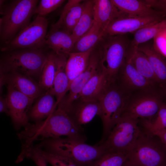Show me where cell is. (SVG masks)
Here are the masks:
<instances>
[{"label": "cell", "instance_id": "2e32d148", "mask_svg": "<svg viewBox=\"0 0 166 166\" xmlns=\"http://www.w3.org/2000/svg\"><path fill=\"white\" fill-rule=\"evenodd\" d=\"M84 3V0H68L58 20L51 29H62L72 34L81 15Z\"/></svg>", "mask_w": 166, "mask_h": 166}, {"label": "cell", "instance_id": "60d3db41", "mask_svg": "<svg viewBox=\"0 0 166 166\" xmlns=\"http://www.w3.org/2000/svg\"><path fill=\"white\" fill-rule=\"evenodd\" d=\"M123 166H138L131 164L127 161H126Z\"/></svg>", "mask_w": 166, "mask_h": 166}, {"label": "cell", "instance_id": "8d00e7d4", "mask_svg": "<svg viewBox=\"0 0 166 166\" xmlns=\"http://www.w3.org/2000/svg\"><path fill=\"white\" fill-rule=\"evenodd\" d=\"M145 131L157 137L166 149V128L159 130Z\"/></svg>", "mask_w": 166, "mask_h": 166}, {"label": "cell", "instance_id": "d6a6232c", "mask_svg": "<svg viewBox=\"0 0 166 166\" xmlns=\"http://www.w3.org/2000/svg\"><path fill=\"white\" fill-rule=\"evenodd\" d=\"M35 146L47 163L52 166H77L71 160L65 157L45 151Z\"/></svg>", "mask_w": 166, "mask_h": 166}, {"label": "cell", "instance_id": "836d02e7", "mask_svg": "<svg viewBox=\"0 0 166 166\" xmlns=\"http://www.w3.org/2000/svg\"><path fill=\"white\" fill-rule=\"evenodd\" d=\"M64 0H41L34 12L35 14L44 16L54 11L65 2Z\"/></svg>", "mask_w": 166, "mask_h": 166}, {"label": "cell", "instance_id": "9a60e30c", "mask_svg": "<svg viewBox=\"0 0 166 166\" xmlns=\"http://www.w3.org/2000/svg\"><path fill=\"white\" fill-rule=\"evenodd\" d=\"M100 108L99 100L78 98L73 101L66 113L76 124L81 126L98 115Z\"/></svg>", "mask_w": 166, "mask_h": 166}, {"label": "cell", "instance_id": "4dcf8cb0", "mask_svg": "<svg viewBox=\"0 0 166 166\" xmlns=\"http://www.w3.org/2000/svg\"><path fill=\"white\" fill-rule=\"evenodd\" d=\"M142 129L149 131L166 128V103L164 102L156 116L152 120H139Z\"/></svg>", "mask_w": 166, "mask_h": 166}, {"label": "cell", "instance_id": "52a82bcc", "mask_svg": "<svg viewBox=\"0 0 166 166\" xmlns=\"http://www.w3.org/2000/svg\"><path fill=\"white\" fill-rule=\"evenodd\" d=\"M130 94L115 82L108 84L99 99L100 110L98 116L103 125L100 145L106 140L110 132L120 119L125 101Z\"/></svg>", "mask_w": 166, "mask_h": 166}, {"label": "cell", "instance_id": "74e56055", "mask_svg": "<svg viewBox=\"0 0 166 166\" xmlns=\"http://www.w3.org/2000/svg\"><path fill=\"white\" fill-rule=\"evenodd\" d=\"M0 112L9 116V107L6 98L2 96L0 97Z\"/></svg>", "mask_w": 166, "mask_h": 166}, {"label": "cell", "instance_id": "44dd1931", "mask_svg": "<svg viewBox=\"0 0 166 166\" xmlns=\"http://www.w3.org/2000/svg\"><path fill=\"white\" fill-rule=\"evenodd\" d=\"M138 49L147 57L162 89L166 85V59L147 42L139 45Z\"/></svg>", "mask_w": 166, "mask_h": 166}, {"label": "cell", "instance_id": "d4e9b609", "mask_svg": "<svg viewBox=\"0 0 166 166\" xmlns=\"http://www.w3.org/2000/svg\"><path fill=\"white\" fill-rule=\"evenodd\" d=\"M125 58L141 75L158 85L161 88L152 68L146 56L138 48L130 47Z\"/></svg>", "mask_w": 166, "mask_h": 166}, {"label": "cell", "instance_id": "e0dca14e", "mask_svg": "<svg viewBox=\"0 0 166 166\" xmlns=\"http://www.w3.org/2000/svg\"><path fill=\"white\" fill-rule=\"evenodd\" d=\"M115 6L124 16L144 17L166 14V13L151 7L145 0H112Z\"/></svg>", "mask_w": 166, "mask_h": 166}, {"label": "cell", "instance_id": "4316f807", "mask_svg": "<svg viewBox=\"0 0 166 166\" xmlns=\"http://www.w3.org/2000/svg\"><path fill=\"white\" fill-rule=\"evenodd\" d=\"M104 34V31L94 21L90 29L75 42L71 53L85 52L93 48Z\"/></svg>", "mask_w": 166, "mask_h": 166}, {"label": "cell", "instance_id": "cb8c5ba5", "mask_svg": "<svg viewBox=\"0 0 166 166\" xmlns=\"http://www.w3.org/2000/svg\"><path fill=\"white\" fill-rule=\"evenodd\" d=\"M55 97L49 89L42 95L30 109L28 118L36 122L48 117L57 108Z\"/></svg>", "mask_w": 166, "mask_h": 166}, {"label": "cell", "instance_id": "7a4b0ae2", "mask_svg": "<svg viewBox=\"0 0 166 166\" xmlns=\"http://www.w3.org/2000/svg\"><path fill=\"white\" fill-rule=\"evenodd\" d=\"M36 145L45 151L67 158L77 166H86L105 153L101 145H91L69 137L49 139Z\"/></svg>", "mask_w": 166, "mask_h": 166}, {"label": "cell", "instance_id": "603a6c76", "mask_svg": "<svg viewBox=\"0 0 166 166\" xmlns=\"http://www.w3.org/2000/svg\"><path fill=\"white\" fill-rule=\"evenodd\" d=\"M108 84L106 74L101 66L85 84L77 98L99 100Z\"/></svg>", "mask_w": 166, "mask_h": 166}, {"label": "cell", "instance_id": "8992f818", "mask_svg": "<svg viewBox=\"0 0 166 166\" xmlns=\"http://www.w3.org/2000/svg\"><path fill=\"white\" fill-rule=\"evenodd\" d=\"M127 153L126 161L138 166H166V149L160 140L143 129Z\"/></svg>", "mask_w": 166, "mask_h": 166}, {"label": "cell", "instance_id": "5b68a950", "mask_svg": "<svg viewBox=\"0 0 166 166\" xmlns=\"http://www.w3.org/2000/svg\"><path fill=\"white\" fill-rule=\"evenodd\" d=\"M1 58L0 72H17L40 79L47 53L43 49H25L6 52Z\"/></svg>", "mask_w": 166, "mask_h": 166}, {"label": "cell", "instance_id": "484cf974", "mask_svg": "<svg viewBox=\"0 0 166 166\" xmlns=\"http://www.w3.org/2000/svg\"><path fill=\"white\" fill-rule=\"evenodd\" d=\"M93 48L86 52L71 53L69 54L66 66V72L69 80V87L72 81L86 69Z\"/></svg>", "mask_w": 166, "mask_h": 166}, {"label": "cell", "instance_id": "f546056e", "mask_svg": "<svg viewBox=\"0 0 166 166\" xmlns=\"http://www.w3.org/2000/svg\"><path fill=\"white\" fill-rule=\"evenodd\" d=\"M56 54L53 51L48 53L43 66L38 83L41 87L47 91L53 87L55 73Z\"/></svg>", "mask_w": 166, "mask_h": 166}, {"label": "cell", "instance_id": "277c9868", "mask_svg": "<svg viewBox=\"0 0 166 166\" xmlns=\"http://www.w3.org/2000/svg\"><path fill=\"white\" fill-rule=\"evenodd\" d=\"M131 42L126 34H104L95 46L99 51L101 66L109 84L115 81Z\"/></svg>", "mask_w": 166, "mask_h": 166}, {"label": "cell", "instance_id": "83f0119b", "mask_svg": "<svg viewBox=\"0 0 166 166\" xmlns=\"http://www.w3.org/2000/svg\"><path fill=\"white\" fill-rule=\"evenodd\" d=\"M93 0H84L83 11L72 34L75 42L91 28L94 22Z\"/></svg>", "mask_w": 166, "mask_h": 166}, {"label": "cell", "instance_id": "ffe728a7", "mask_svg": "<svg viewBox=\"0 0 166 166\" xmlns=\"http://www.w3.org/2000/svg\"><path fill=\"white\" fill-rule=\"evenodd\" d=\"M5 74L6 75V83L11 84L27 97L34 100L42 95L44 89L31 77L14 72Z\"/></svg>", "mask_w": 166, "mask_h": 166}, {"label": "cell", "instance_id": "30bf717a", "mask_svg": "<svg viewBox=\"0 0 166 166\" xmlns=\"http://www.w3.org/2000/svg\"><path fill=\"white\" fill-rule=\"evenodd\" d=\"M47 20L37 15L32 22L9 42L2 45V52L25 49H43L45 45Z\"/></svg>", "mask_w": 166, "mask_h": 166}, {"label": "cell", "instance_id": "3957f363", "mask_svg": "<svg viewBox=\"0 0 166 166\" xmlns=\"http://www.w3.org/2000/svg\"><path fill=\"white\" fill-rule=\"evenodd\" d=\"M0 0V38L3 45L14 38L30 23L38 1Z\"/></svg>", "mask_w": 166, "mask_h": 166}, {"label": "cell", "instance_id": "6da1fadb", "mask_svg": "<svg viewBox=\"0 0 166 166\" xmlns=\"http://www.w3.org/2000/svg\"><path fill=\"white\" fill-rule=\"evenodd\" d=\"M17 136L21 143V149L17 163L26 158L35 141L62 136L83 141L87 139L83 127L76 124L65 112L58 108L44 120L30 123Z\"/></svg>", "mask_w": 166, "mask_h": 166}, {"label": "cell", "instance_id": "4fadbf2b", "mask_svg": "<svg viewBox=\"0 0 166 166\" xmlns=\"http://www.w3.org/2000/svg\"><path fill=\"white\" fill-rule=\"evenodd\" d=\"M115 82L129 94L142 90L161 89L157 84L140 74L126 58Z\"/></svg>", "mask_w": 166, "mask_h": 166}, {"label": "cell", "instance_id": "1f68e13d", "mask_svg": "<svg viewBox=\"0 0 166 166\" xmlns=\"http://www.w3.org/2000/svg\"><path fill=\"white\" fill-rule=\"evenodd\" d=\"M127 154L121 152L105 153L86 166H123Z\"/></svg>", "mask_w": 166, "mask_h": 166}, {"label": "cell", "instance_id": "f35d334b", "mask_svg": "<svg viewBox=\"0 0 166 166\" xmlns=\"http://www.w3.org/2000/svg\"><path fill=\"white\" fill-rule=\"evenodd\" d=\"M161 93L163 97L164 101L166 103V85L161 89Z\"/></svg>", "mask_w": 166, "mask_h": 166}, {"label": "cell", "instance_id": "ab89813d", "mask_svg": "<svg viewBox=\"0 0 166 166\" xmlns=\"http://www.w3.org/2000/svg\"><path fill=\"white\" fill-rule=\"evenodd\" d=\"M165 45H166V43H165ZM165 48L162 50L161 51L162 53L161 54L164 57H166V46H165Z\"/></svg>", "mask_w": 166, "mask_h": 166}, {"label": "cell", "instance_id": "e575fe53", "mask_svg": "<svg viewBox=\"0 0 166 166\" xmlns=\"http://www.w3.org/2000/svg\"><path fill=\"white\" fill-rule=\"evenodd\" d=\"M28 158L32 160L38 166H47V163L37 148L33 147L28 155Z\"/></svg>", "mask_w": 166, "mask_h": 166}, {"label": "cell", "instance_id": "ac0fdd59", "mask_svg": "<svg viewBox=\"0 0 166 166\" xmlns=\"http://www.w3.org/2000/svg\"><path fill=\"white\" fill-rule=\"evenodd\" d=\"M75 41L71 34L62 29H51L47 34L45 45L57 55L68 57L72 50Z\"/></svg>", "mask_w": 166, "mask_h": 166}, {"label": "cell", "instance_id": "d6986e66", "mask_svg": "<svg viewBox=\"0 0 166 166\" xmlns=\"http://www.w3.org/2000/svg\"><path fill=\"white\" fill-rule=\"evenodd\" d=\"M68 57L64 55H56L53 85L49 90L56 98L57 107L68 92L69 88V80L66 71Z\"/></svg>", "mask_w": 166, "mask_h": 166}, {"label": "cell", "instance_id": "9c48e42d", "mask_svg": "<svg viewBox=\"0 0 166 166\" xmlns=\"http://www.w3.org/2000/svg\"><path fill=\"white\" fill-rule=\"evenodd\" d=\"M141 131L139 121L121 117L101 144L105 153L121 152L127 153L134 144Z\"/></svg>", "mask_w": 166, "mask_h": 166}, {"label": "cell", "instance_id": "8fae6325", "mask_svg": "<svg viewBox=\"0 0 166 166\" xmlns=\"http://www.w3.org/2000/svg\"><path fill=\"white\" fill-rule=\"evenodd\" d=\"M101 66L99 51L95 46L93 49L87 67L71 82L68 91L57 107L67 112L73 101L78 97L85 84Z\"/></svg>", "mask_w": 166, "mask_h": 166}, {"label": "cell", "instance_id": "f1b7e54d", "mask_svg": "<svg viewBox=\"0 0 166 166\" xmlns=\"http://www.w3.org/2000/svg\"><path fill=\"white\" fill-rule=\"evenodd\" d=\"M166 30V18L154 24L137 31L134 33L130 47L137 49L139 45L148 41L156 37L162 31Z\"/></svg>", "mask_w": 166, "mask_h": 166}, {"label": "cell", "instance_id": "ba28073f", "mask_svg": "<svg viewBox=\"0 0 166 166\" xmlns=\"http://www.w3.org/2000/svg\"><path fill=\"white\" fill-rule=\"evenodd\" d=\"M164 102L161 89L134 92L127 98L121 117L151 120L156 116Z\"/></svg>", "mask_w": 166, "mask_h": 166}, {"label": "cell", "instance_id": "7c38bea8", "mask_svg": "<svg viewBox=\"0 0 166 166\" xmlns=\"http://www.w3.org/2000/svg\"><path fill=\"white\" fill-rule=\"evenodd\" d=\"M7 92L6 97L9 106V116L15 128L25 127L29 122L28 112L34 100L16 89L12 85L7 83Z\"/></svg>", "mask_w": 166, "mask_h": 166}, {"label": "cell", "instance_id": "5bb4252c", "mask_svg": "<svg viewBox=\"0 0 166 166\" xmlns=\"http://www.w3.org/2000/svg\"><path fill=\"white\" fill-rule=\"evenodd\" d=\"M166 18V14L144 17L121 16L112 21L108 25L104 34L111 35L134 33L146 26L157 23Z\"/></svg>", "mask_w": 166, "mask_h": 166}, {"label": "cell", "instance_id": "d590c367", "mask_svg": "<svg viewBox=\"0 0 166 166\" xmlns=\"http://www.w3.org/2000/svg\"><path fill=\"white\" fill-rule=\"evenodd\" d=\"M152 8L166 13V0H145Z\"/></svg>", "mask_w": 166, "mask_h": 166}, {"label": "cell", "instance_id": "7402d4cb", "mask_svg": "<svg viewBox=\"0 0 166 166\" xmlns=\"http://www.w3.org/2000/svg\"><path fill=\"white\" fill-rule=\"evenodd\" d=\"M94 21L105 32L109 24L115 19L124 16L112 0H93Z\"/></svg>", "mask_w": 166, "mask_h": 166}]
</instances>
